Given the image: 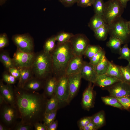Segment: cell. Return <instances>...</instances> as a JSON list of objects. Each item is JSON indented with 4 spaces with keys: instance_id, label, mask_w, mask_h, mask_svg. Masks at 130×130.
<instances>
[{
    "instance_id": "ac0fdd59",
    "label": "cell",
    "mask_w": 130,
    "mask_h": 130,
    "mask_svg": "<svg viewBox=\"0 0 130 130\" xmlns=\"http://www.w3.org/2000/svg\"><path fill=\"white\" fill-rule=\"evenodd\" d=\"M45 81L34 76L28 80L22 88L29 91H38L44 88Z\"/></svg>"
},
{
    "instance_id": "f35d334b",
    "label": "cell",
    "mask_w": 130,
    "mask_h": 130,
    "mask_svg": "<svg viewBox=\"0 0 130 130\" xmlns=\"http://www.w3.org/2000/svg\"><path fill=\"white\" fill-rule=\"evenodd\" d=\"M91 121V116L85 117L81 118L78 122V126L79 130H83Z\"/></svg>"
},
{
    "instance_id": "8992f818",
    "label": "cell",
    "mask_w": 130,
    "mask_h": 130,
    "mask_svg": "<svg viewBox=\"0 0 130 130\" xmlns=\"http://www.w3.org/2000/svg\"><path fill=\"white\" fill-rule=\"evenodd\" d=\"M0 116L2 123L11 129L16 124L18 118L17 109L15 105L5 103L1 105Z\"/></svg>"
},
{
    "instance_id": "11a10c76",
    "label": "cell",
    "mask_w": 130,
    "mask_h": 130,
    "mask_svg": "<svg viewBox=\"0 0 130 130\" xmlns=\"http://www.w3.org/2000/svg\"><path fill=\"white\" fill-rule=\"evenodd\" d=\"M128 62V64L127 65L130 67V60Z\"/></svg>"
},
{
    "instance_id": "60d3db41",
    "label": "cell",
    "mask_w": 130,
    "mask_h": 130,
    "mask_svg": "<svg viewBox=\"0 0 130 130\" xmlns=\"http://www.w3.org/2000/svg\"><path fill=\"white\" fill-rule=\"evenodd\" d=\"M33 126L30 124H25L19 122L16 124L14 128L15 130H31L33 129Z\"/></svg>"
},
{
    "instance_id": "d6986e66",
    "label": "cell",
    "mask_w": 130,
    "mask_h": 130,
    "mask_svg": "<svg viewBox=\"0 0 130 130\" xmlns=\"http://www.w3.org/2000/svg\"><path fill=\"white\" fill-rule=\"evenodd\" d=\"M20 72L17 87L22 88L25 84L34 76L32 67H25L19 69Z\"/></svg>"
},
{
    "instance_id": "5b68a950",
    "label": "cell",
    "mask_w": 130,
    "mask_h": 130,
    "mask_svg": "<svg viewBox=\"0 0 130 130\" xmlns=\"http://www.w3.org/2000/svg\"><path fill=\"white\" fill-rule=\"evenodd\" d=\"M105 4L103 17L105 23L109 25L121 17L124 8L118 0H109Z\"/></svg>"
},
{
    "instance_id": "5bb4252c",
    "label": "cell",
    "mask_w": 130,
    "mask_h": 130,
    "mask_svg": "<svg viewBox=\"0 0 130 130\" xmlns=\"http://www.w3.org/2000/svg\"><path fill=\"white\" fill-rule=\"evenodd\" d=\"M84 61L82 56H74L70 61L65 72V75H70L80 73Z\"/></svg>"
},
{
    "instance_id": "1f68e13d",
    "label": "cell",
    "mask_w": 130,
    "mask_h": 130,
    "mask_svg": "<svg viewBox=\"0 0 130 130\" xmlns=\"http://www.w3.org/2000/svg\"><path fill=\"white\" fill-rule=\"evenodd\" d=\"M74 35L72 33L62 32L55 35V39L58 43H63L69 41Z\"/></svg>"
},
{
    "instance_id": "816d5d0a",
    "label": "cell",
    "mask_w": 130,
    "mask_h": 130,
    "mask_svg": "<svg viewBox=\"0 0 130 130\" xmlns=\"http://www.w3.org/2000/svg\"><path fill=\"white\" fill-rule=\"evenodd\" d=\"M5 103V101L4 98L2 96V95L0 94V106L2 105L4 103Z\"/></svg>"
},
{
    "instance_id": "9c48e42d",
    "label": "cell",
    "mask_w": 130,
    "mask_h": 130,
    "mask_svg": "<svg viewBox=\"0 0 130 130\" xmlns=\"http://www.w3.org/2000/svg\"><path fill=\"white\" fill-rule=\"evenodd\" d=\"M54 94L59 103V108L64 104L69 103V93L68 77L65 75L57 80Z\"/></svg>"
},
{
    "instance_id": "7402d4cb",
    "label": "cell",
    "mask_w": 130,
    "mask_h": 130,
    "mask_svg": "<svg viewBox=\"0 0 130 130\" xmlns=\"http://www.w3.org/2000/svg\"><path fill=\"white\" fill-rule=\"evenodd\" d=\"M92 121L97 130L104 126L105 124V117L104 111L101 110L91 116Z\"/></svg>"
},
{
    "instance_id": "7bdbcfd3",
    "label": "cell",
    "mask_w": 130,
    "mask_h": 130,
    "mask_svg": "<svg viewBox=\"0 0 130 130\" xmlns=\"http://www.w3.org/2000/svg\"><path fill=\"white\" fill-rule=\"evenodd\" d=\"M95 0H78L77 6L82 7L91 6L93 4Z\"/></svg>"
},
{
    "instance_id": "cb8c5ba5",
    "label": "cell",
    "mask_w": 130,
    "mask_h": 130,
    "mask_svg": "<svg viewBox=\"0 0 130 130\" xmlns=\"http://www.w3.org/2000/svg\"><path fill=\"white\" fill-rule=\"evenodd\" d=\"M105 23L103 16L95 14L91 18L88 26L94 31Z\"/></svg>"
},
{
    "instance_id": "7a4b0ae2",
    "label": "cell",
    "mask_w": 130,
    "mask_h": 130,
    "mask_svg": "<svg viewBox=\"0 0 130 130\" xmlns=\"http://www.w3.org/2000/svg\"><path fill=\"white\" fill-rule=\"evenodd\" d=\"M51 53L53 63V75L58 80L65 75L67 66L74 56L70 41L58 43Z\"/></svg>"
},
{
    "instance_id": "ffe728a7",
    "label": "cell",
    "mask_w": 130,
    "mask_h": 130,
    "mask_svg": "<svg viewBox=\"0 0 130 130\" xmlns=\"http://www.w3.org/2000/svg\"><path fill=\"white\" fill-rule=\"evenodd\" d=\"M57 81V78L53 75L46 80L44 94L46 97L50 98L54 94Z\"/></svg>"
},
{
    "instance_id": "ab89813d",
    "label": "cell",
    "mask_w": 130,
    "mask_h": 130,
    "mask_svg": "<svg viewBox=\"0 0 130 130\" xmlns=\"http://www.w3.org/2000/svg\"><path fill=\"white\" fill-rule=\"evenodd\" d=\"M2 80L9 84H15L17 79L10 74L6 72L3 73L2 75Z\"/></svg>"
},
{
    "instance_id": "d6a6232c",
    "label": "cell",
    "mask_w": 130,
    "mask_h": 130,
    "mask_svg": "<svg viewBox=\"0 0 130 130\" xmlns=\"http://www.w3.org/2000/svg\"><path fill=\"white\" fill-rule=\"evenodd\" d=\"M102 49L99 46L90 44L87 48L84 55L90 59Z\"/></svg>"
},
{
    "instance_id": "f5cc1de1",
    "label": "cell",
    "mask_w": 130,
    "mask_h": 130,
    "mask_svg": "<svg viewBox=\"0 0 130 130\" xmlns=\"http://www.w3.org/2000/svg\"><path fill=\"white\" fill-rule=\"evenodd\" d=\"M7 0H0V5L2 6L6 1Z\"/></svg>"
},
{
    "instance_id": "52a82bcc",
    "label": "cell",
    "mask_w": 130,
    "mask_h": 130,
    "mask_svg": "<svg viewBox=\"0 0 130 130\" xmlns=\"http://www.w3.org/2000/svg\"><path fill=\"white\" fill-rule=\"evenodd\" d=\"M12 39L19 50L30 53L34 52L33 39L29 34H16L13 36Z\"/></svg>"
},
{
    "instance_id": "d4e9b609",
    "label": "cell",
    "mask_w": 130,
    "mask_h": 130,
    "mask_svg": "<svg viewBox=\"0 0 130 130\" xmlns=\"http://www.w3.org/2000/svg\"><path fill=\"white\" fill-rule=\"evenodd\" d=\"M123 44L122 42L119 39L110 36L109 40L106 43V46L112 51L119 54Z\"/></svg>"
},
{
    "instance_id": "484cf974",
    "label": "cell",
    "mask_w": 130,
    "mask_h": 130,
    "mask_svg": "<svg viewBox=\"0 0 130 130\" xmlns=\"http://www.w3.org/2000/svg\"><path fill=\"white\" fill-rule=\"evenodd\" d=\"M59 108L58 100L54 94L49 99L47 100L45 114L57 110Z\"/></svg>"
},
{
    "instance_id": "6da1fadb",
    "label": "cell",
    "mask_w": 130,
    "mask_h": 130,
    "mask_svg": "<svg viewBox=\"0 0 130 130\" xmlns=\"http://www.w3.org/2000/svg\"><path fill=\"white\" fill-rule=\"evenodd\" d=\"M16 101L15 105L18 112L20 122L33 125L43 121L47 100L44 94L28 91L15 87L14 89Z\"/></svg>"
},
{
    "instance_id": "f907efd6",
    "label": "cell",
    "mask_w": 130,
    "mask_h": 130,
    "mask_svg": "<svg viewBox=\"0 0 130 130\" xmlns=\"http://www.w3.org/2000/svg\"><path fill=\"white\" fill-rule=\"evenodd\" d=\"M11 129L4 125L2 123H0V130H9Z\"/></svg>"
},
{
    "instance_id": "db71d44e",
    "label": "cell",
    "mask_w": 130,
    "mask_h": 130,
    "mask_svg": "<svg viewBox=\"0 0 130 130\" xmlns=\"http://www.w3.org/2000/svg\"><path fill=\"white\" fill-rule=\"evenodd\" d=\"M128 24L129 29L130 32V20L128 21Z\"/></svg>"
},
{
    "instance_id": "4dcf8cb0",
    "label": "cell",
    "mask_w": 130,
    "mask_h": 130,
    "mask_svg": "<svg viewBox=\"0 0 130 130\" xmlns=\"http://www.w3.org/2000/svg\"><path fill=\"white\" fill-rule=\"evenodd\" d=\"M95 14L103 16L105 7V4L103 0H95L93 5Z\"/></svg>"
},
{
    "instance_id": "b9f144b4",
    "label": "cell",
    "mask_w": 130,
    "mask_h": 130,
    "mask_svg": "<svg viewBox=\"0 0 130 130\" xmlns=\"http://www.w3.org/2000/svg\"><path fill=\"white\" fill-rule=\"evenodd\" d=\"M9 43L8 38L7 34L5 33L0 35V49H2L7 46Z\"/></svg>"
},
{
    "instance_id": "30bf717a",
    "label": "cell",
    "mask_w": 130,
    "mask_h": 130,
    "mask_svg": "<svg viewBox=\"0 0 130 130\" xmlns=\"http://www.w3.org/2000/svg\"><path fill=\"white\" fill-rule=\"evenodd\" d=\"M35 53L24 52L17 49L12 58L14 67L19 69L32 67Z\"/></svg>"
},
{
    "instance_id": "4316f807",
    "label": "cell",
    "mask_w": 130,
    "mask_h": 130,
    "mask_svg": "<svg viewBox=\"0 0 130 130\" xmlns=\"http://www.w3.org/2000/svg\"><path fill=\"white\" fill-rule=\"evenodd\" d=\"M109 61L105 54L103 55L99 62L95 66L97 75L106 74L108 67Z\"/></svg>"
},
{
    "instance_id": "8d00e7d4",
    "label": "cell",
    "mask_w": 130,
    "mask_h": 130,
    "mask_svg": "<svg viewBox=\"0 0 130 130\" xmlns=\"http://www.w3.org/2000/svg\"><path fill=\"white\" fill-rule=\"evenodd\" d=\"M104 54H105V51L102 49L90 59L89 62L92 65L96 66Z\"/></svg>"
},
{
    "instance_id": "f1b7e54d",
    "label": "cell",
    "mask_w": 130,
    "mask_h": 130,
    "mask_svg": "<svg viewBox=\"0 0 130 130\" xmlns=\"http://www.w3.org/2000/svg\"><path fill=\"white\" fill-rule=\"evenodd\" d=\"M101 99L103 102L106 105L118 108L121 110H124L116 97L110 95L102 97H101Z\"/></svg>"
},
{
    "instance_id": "ba28073f",
    "label": "cell",
    "mask_w": 130,
    "mask_h": 130,
    "mask_svg": "<svg viewBox=\"0 0 130 130\" xmlns=\"http://www.w3.org/2000/svg\"><path fill=\"white\" fill-rule=\"evenodd\" d=\"M74 56H82L89 45L90 41L84 34H77L74 35L69 41Z\"/></svg>"
},
{
    "instance_id": "bcb514c9",
    "label": "cell",
    "mask_w": 130,
    "mask_h": 130,
    "mask_svg": "<svg viewBox=\"0 0 130 130\" xmlns=\"http://www.w3.org/2000/svg\"><path fill=\"white\" fill-rule=\"evenodd\" d=\"M33 126L36 130H47L46 127L43 123L42 124L41 122L36 123Z\"/></svg>"
},
{
    "instance_id": "7c38bea8",
    "label": "cell",
    "mask_w": 130,
    "mask_h": 130,
    "mask_svg": "<svg viewBox=\"0 0 130 130\" xmlns=\"http://www.w3.org/2000/svg\"><path fill=\"white\" fill-rule=\"evenodd\" d=\"M92 83L89 82L88 85L82 95L81 104L84 110L88 111L94 106L96 92L93 89Z\"/></svg>"
},
{
    "instance_id": "3957f363",
    "label": "cell",
    "mask_w": 130,
    "mask_h": 130,
    "mask_svg": "<svg viewBox=\"0 0 130 130\" xmlns=\"http://www.w3.org/2000/svg\"><path fill=\"white\" fill-rule=\"evenodd\" d=\"M34 76L46 80L53 75V63L51 54L43 50L35 53L32 66Z\"/></svg>"
},
{
    "instance_id": "44dd1931",
    "label": "cell",
    "mask_w": 130,
    "mask_h": 130,
    "mask_svg": "<svg viewBox=\"0 0 130 130\" xmlns=\"http://www.w3.org/2000/svg\"><path fill=\"white\" fill-rule=\"evenodd\" d=\"M106 74L123 81L120 66L115 64L111 61H109L108 67Z\"/></svg>"
},
{
    "instance_id": "4fadbf2b",
    "label": "cell",
    "mask_w": 130,
    "mask_h": 130,
    "mask_svg": "<svg viewBox=\"0 0 130 130\" xmlns=\"http://www.w3.org/2000/svg\"><path fill=\"white\" fill-rule=\"evenodd\" d=\"M68 77L69 93V103L78 91L82 78L80 73L70 75Z\"/></svg>"
},
{
    "instance_id": "681fc988",
    "label": "cell",
    "mask_w": 130,
    "mask_h": 130,
    "mask_svg": "<svg viewBox=\"0 0 130 130\" xmlns=\"http://www.w3.org/2000/svg\"><path fill=\"white\" fill-rule=\"evenodd\" d=\"M121 4L125 8L127 7L128 2L130 0H118Z\"/></svg>"
},
{
    "instance_id": "9a60e30c",
    "label": "cell",
    "mask_w": 130,
    "mask_h": 130,
    "mask_svg": "<svg viewBox=\"0 0 130 130\" xmlns=\"http://www.w3.org/2000/svg\"><path fill=\"white\" fill-rule=\"evenodd\" d=\"M0 91L3 97L5 103L11 105H15L16 98L14 89L11 84H4L3 80L0 81Z\"/></svg>"
},
{
    "instance_id": "e575fe53",
    "label": "cell",
    "mask_w": 130,
    "mask_h": 130,
    "mask_svg": "<svg viewBox=\"0 0 130 130\" xmlns=\"http://www.w3.org/2000/svg\"><path fill=\"white\" fill-rule=\"evenodd\" d=\"M57 111L56 110L44 114L43 121L46 127L55 120Z\"/></svg>"
},
{
    "instance_id": "603a6c76",
    "label": "cell",
    "mask_w": 130,
    "mask_h": 130,
    "mask_svg": "<svg viewBox=\"0 0 130 130\" xmlns=\"http://www.w3.org/2000/svg\"><path fill=\"white\" fill-rule=\"evenodd\" d=\"M93 32L97 39L100 41H104L106 39L109 34V25L105 23Z\"/></svg>"
},
{
    "instance_id": "277c9868",
    "label": "cell",
    "mask_w": 130,
    "mask_h": 130,
    "mask_svg": "<svg viewBox=\"0 0 130 130\" xmlns=\"http://www.w3.org/2000/svg\"><path fill=\"white\" fill-rule=\"evenodd\" d=\"M109 34L110 36L118 38L123 44L130 41V32L128 21L121 17L109 25Z\"/></svg>"
},
{
    "instance_id": "74e56055",
    "label": "cell",
    "mask_w": 130,
    "mask_h": 130,
    "mask_svg": "<svg viewBox=\"0 0 130 130\" xmlns=\"http://www.w3.org/2000/svg\"><path fill=\"white\" fill-rule=\"evenodd\" d=\"M116 98L124 110L128 111L130 110V98L122 97Z\"/></svg>"
},
{
    "instance_id": "8fae6325",
    "label": "cell",
    "mask_w": 130,
    "mask_h": 130,
    "mask_svg": "<svg viewBox=\"0 0 130 130\" xmlns=\"http://www.w3.org/2000/svg\"><path fill=\"white\" fill-rule=\"evenodd\" d=\"M110 95L116 98H130V85L120 81L107 88Z\"/></svg>"
},
{
    "instance_id": "9f6ffc18",
    "label": "cell",
    "mask_w": 130,
    "mask_h": 130,
    "mask_svg": "<svg viewBox=\"0 0 130 130\" xmlns=\"http://www.w3.org/2000/svg\"></svg>"
},
{
    "instance_id": "7dc6e473",
    "label": "cell",
    "mask_w": 130,
    "mask_h": 130,
    "mask_svg": "<svg viewBox=\"0 0 130 130\" xmlns=\"http://www.w3.org/2000/svg\"><path fill=\"white\" fill-rule=\"evenodd\" d=\"M58 125V121L55 120L46 127L47 130H56L57 128Z\"/></svg>"
},
{
    "instance_id": "d590c367",
    "label": "cell",
    "mask_w": 130,
    "mask_h": 130,
    "mask_svg": "<svg viewBox=\"0 0 130 130\" xmlns=\"http://www.w3.org/2000/svg\"><path fill=\"white\" fill-rule=\"evenodd\" d=\"M120 67L123 81L130 85V67L128 65Z\"/></svg>"
},
{
    "instance_id": "f6af8a7d",
    "label": "cell",
    "mask_w": 130,
    "mask_h": 130,
    "mask_svg": "<svg viewBox=\"0 0 130 130\" xmlns=\"http://www.w3.org/2000/svg\"><path fill=\"white\" fill-rule=\"evenodd\" d=\"M65 7L71 6L76 3L78 0H58Z\"/></svg>"
},
{
    "instance_id": "f546056e",
    "label": "cell",
    "mask_w": 130,
    "mask_h": 130,
    "mask_svg": "<svg viewBox=\"0 0 130 130\" xmlns=\"http://www.w3.org/2000/svg\"><path fill=\"white\" fill-rule=\"evenodd\" d=\"M56 41L55 35H52L48 38L44 43L43 50L45 52L51 53L56 47Z\"/></svg>"
},
{
    "instance_id": "ee69618b",
    "label": "cell",
    "mask_w": 130,
    "mask_h": 130,
    "mask_svg": "<svg viewBox=\"0 0 130 130\" xmlns=\"http://www.w3.org/2000/svg\"><path fill=\"white\" fill-rule=\"evenodd\" d=\"M9 73L17 79L19 80L20 76V69L15 67H10L8 70Z\"/></svg>"
},
{
    "instance_id": "c3c4849f",
    "label": "cell",
    "mask_w": 130,
    "mask_h": 130,
    "mask_svg": "<svg viewBox=\"0 0 130 130\" xmlns=\"http://www.w3.org/2000/svg\"><path fill=\"white\" fill-rule=\"evenodd\" d=\"M97 129L93 122H90L85 127L83 130H96Z\"/></svg>"
},
{
    "instance_id": "e0dca14e",
    "label": "cell",
    "mask_w": 130,
    "mask_h": 130,
    "mask_svg": "<svg viewBox=\"0 0 130 130\" xmlns=\"http://www.w3.org/2000/svg\"><path fill=\"white\" fill-rule=\"evenodd\" d=\"M120 81L105 74L98 75L94 84L102 88H107Z\"/></svg>"
},
{
    "instance_id": "836d02e7",
    "label": "cell",
    "mask_w": 130,
    "mask_h": 130,
    "mask_svg": "<svg viewBox=\"0 0 130 130\" xmlns=\"http://www.w3.org/2000/svg\"><path fill=\"white\" fill-rule=\"evenodd\" d=\"M119 54V59H124L128 62L130 60V49L128 47L127 43L124 44L121 47Z\"/></svg>"
},
{
    "instance_id": "2e32d148",
    "label": "cell",
    "mask_w": 130,
    "mask_h": 130,
    "mask_svg": "<svg viewBox=\"0 0 130 130\" xmlns=\"http://www.w3.org/2000/svg\"><path fill=\"white\" fill-rule=\"evenodd\" d=\"M80 73L82 78L89 82L94 83L97 76L95 66L90 62L84 61Z\"/></svg>"
},
{
    "instance_id": "83f0119b",
    "label": "cell",
    "mask_w": 130,
    "mask_h": 130,
    "mask_svg": "<svg viewBox=\"0 0 130 130\" xmlns=\"http://www.w3.org/2000/svg\"><path fill=\"white\" fill-rule=\"evenodd\" d=\"M0 61L7 70L10 68L14 67L12 59L10 57L9 53L7 51H3L0 52Z\"/></svg>"
}]
</instances>
